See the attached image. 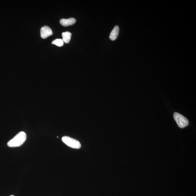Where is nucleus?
Instances as JSON below:
<instances>
[{
  "instance_id": "nucleus-1",
  "label": "nucleus",
  "mask_w": 196,
  "mask_h": 196,
  "mask_svg": "<svg viewBox=\"0 0 196 196\" xmlns=\"http://www.w3.org/2000/svg\"><path fill=\"white\" fill-rule=\"evenodd\" d=\"M26 138V134L25 132H20L8 142L7 145L9 147L20 146L25 141Z\"/></svg>"
},
{
  "instance_id": "nucleus-2",
  "label": "nucleus",
  "mask_w": 196,
  "mask_h": 196,
  "mask_svg": "<svg viewBox=\"0 0 196 196\" xmlns=\"http://www.w3.org/2000/svg\"><path fill=\"white\" fill-rule=\"evenodd\" d=\"M62 140L66 145L71 148L78 149L81 148V144L78 140L69 136H64L62 138Z\"/></svg>"
},
{
  "instance_id": "nucleus-3",
  "label": "nucleus",
  "mask_w": 196,
  "mask_h": 196,
  "mask_svg": "<svg viewBox=\"0 0 196 196\" xmlns=\"http://www.w3.org/2000/svg\"><path fill=\"white\" fill-rule=\"evenodd\" d=\"M174 118L180 128H183L188 125L189 122L187 119L177 112L174 113Z\"/></svg>"
},
{
  "instance_id": "nucleus-4",
  "label": "nucleus",
  "mask_w": 196,
  "mask_h": 196,
  "mask_svg": "<svg viewBox=\"0 0 196 196\" xmlns=\"http://www.w3.org/2000/svg\"><path fill=\"white\" fill-rule=\"evenodd\" d=\"M52 30L48 26H43L40 29V35L43 39L47 38L49 36L52 35Z\"/></svg>"
},
{
  "instance_id": "nucleus-5",
  "label": "nucleus",
  "mask_w": 196,
  "mask_h": 196,
  "mask_svg": "<svg viewBox=\"0 0 196 196\" xmlns=\"http://www.w3.org/2000/svg\"><path fill=\"white\" fill-rule=\"evenodd\" d=\"M76 21L75 18L62 19L60 20V23L64 27H68L72 25L75 23Z\"/></svg>"
},
{
  "instance_id": "nucleus-6",
  "label": "nucleus",
  "mask_w": 196,
  "mask_h": 196,
  "mask_svg": "<svg viewBox=\"0 0 196 196\" xmlns=\"http://www.w3.org/2000/svg\"><path fill=\"white\" fill-rule=\"evenodd\" d=\"M119 32V27L117 25H116L111 32L110 35H109V39L112 41H114L116 40L118 36Z\"/></svg>"
},
{
  "instance_id": "nucleus-7",
  "label": "nucleus",
  "mask_w": 196,
  "mask_h": 196,
  "mask_svg": "<svg viewBox=\"0 0 196 196\" xmlns=\"http://www.w3.org/2000/svg\"><path fill=\"white\" fill-rule=\"evenodd\" d=\"M72 34L71 32L67 31L64 32L62 34V37H63V40L64 42L66 43H68L70 42L71 40Z\"/></svg>"
},
{
  "instance_id": "nucleus-8",
  "label": "nucleus",
  "mask_w": 196,
  "mask_h": 196,
  "mask_svg": "<svg viewBox=\"0 0 196 196\" xmlns=\"http://www.w3.org/2000/svg\"><path fill=\"white\" fill-rule=\"evenodd\" d=\"M52 44L58 47H62L64 45V41L62 39H56L52 41Z\"/></svg>"
},
{
  "instance_id": "nucleus-9",
  "label": "nucleus",
  "mask_w": 196,
  "mask_h": 196,
  "mask_svg": "<svg viewBox=\"0 0 196 196\" xmlns=\"http://www.w3.org/2000/svg\"><path fill=\"white\" fill-rule=\"evenodd\" d=\"M14 196V195H11V196Z\"/></svg>"
}]
</instances>
